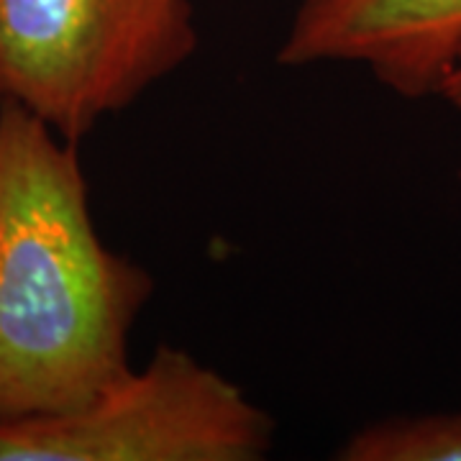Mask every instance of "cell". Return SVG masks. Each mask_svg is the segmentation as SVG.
Returning <instances> with one entry per match:
<instances>
[{"label": "cell", "mask_w": 461, "mask_h": 461, "mask_svg": "<svg viewBox=\"0 0 461 461\" xmlns=\"http://www.w3.org/2000/svg\"><path fill=\"white\" fill-rule=\"evenodd\" d=\"M151 293L100 239L77 141L0 100V426L80 411L126 377Z\"/></svg>", "instance_id": "cell-1"}, {"label": "cell", "mask_w": 461, "mask_h": 461, "mask_svg": "<svg viewBox=\"0 0 461 461\" xmlns=\"http://www.w3.org/2000/svg\"><path fill=\"white\" fill-rule=\"evenodd\" d=\"M198 44L190 0H0V100L80 144Z\"/></svg>", "instance_id": "cell-2"}, {"label": "cell", "mask_w": 461, "mask_h": 461, "mask_svg": "<svg viewBox=\"0 0 461 461\" xmlns=\"http://www.w3.org/2000/svg\"><path fill=\"white\" fill-rule=\"evenodd\" d=\"M275 433L236 382L159 344L80 411L0 426V461H262Z\"/></svg>", "instance_id": "cell-3"}, {"label": "cell", "mask_w": 461, "mask_h": 461, "mask_svg": "<svg viewBox=\"0 0 461 461\" xmlns=\"http://www.w3.org/2000/svg\"><path fill=\"white\" fill-rule=\"evenodd\" d=\"M461 59V0H300L285 67L362 65L408 100L438 95Z\"/></svg>", "instance_id": "cell-4"}, {"label": "cell", "mask_w": 461, "mask_h": 461, "mask_svg": "<svg viewBox=\"0 0 461 461\" xmlns=\"http://www.w3.org/2000/svg\"><path fill=\"white\" fill-rule=\"evenodd\" d=\"M341 461H461V412L387 418L351 433Z\"/></svg>", "instance_id": "cell-5"}, {"label": "cell", "mask_w": 461, "mask_h": 461, "mask_svg": "<svg viewBox=\"0 0 461 461\" xmlns=\"http://www.w3.org/2000/svg\"><path fill=\"white\" fill-rule=\"evenodd\" d=\"M438 98H444L454 111L461 113V59L456 62V67L446 75V80L441 83V90H438Z\"/></svg>", "instance_id": "cell-6"}]
</instances>
